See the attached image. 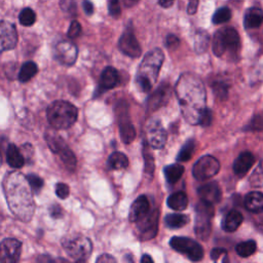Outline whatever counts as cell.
<instances>
[{
  "label": "cell",
  "mask_w": 263,
  "mask_h": 263,
  "mask_svg": "<svg viewBox=\"0 0 263 263\" xmlns=\"http://www.w3.org/2000/svg\"><path fill=\"white\" fill-rule=\"evenodd\" d=\"M4 191L11 212L23 222H30L35 212L33 189L25 175L9 173L4 180Z\"/></svg>",
  "instance_id": "6da1fadb"
},
{
  "label": "cell",
  "mask_w": 263,
  "mask_h": 263,
  "mask_svg": "<svg viewBox=\"0 0 263 263\" xmlns=\"http://www.w3.org/2000/svg\"><path fill=\"white\" fill-rule=\"evenodd\" d=\"M176 95L184 118L198 125L201 111L206 108V91L200 80L192 74H183L176 85Z\"/></svg>",
  "instance_id": "7a4b0ae2"
},
{
  "label": "cell",
  "mask_w": 263,
  "mask_h": 263,
  "mask_svg": "<svg viewBox=\"0 0 263 263\" xmlns=\"http://www.w3.org/2000/svg\"><path fill=\"white\" fill-rule=\"evenodd\" d=\"M164 60L165 55L160 49H154L145 55L136 75V83L141 91L147 93L152 89L157 80Z\"/></svg>",
  "instance_id": "3957f363"
},
{
  "label": "cell",
  "mask_w": 263,
  "mask_h": 263,
  "mask_svg": "<svg viewBox=\"0 0 263 263\" xmlns=\"http://www.w3.org/2000/svg\"><path fill=\"white\" fill-rule=\"evenodd\" d=\"M78 116L77 108L67 101H55L48 108V120L57 130H66L72 127Z\"/></svg>",
  "instance_id": "277c9868"
},
{
  "label": "cell",
  "mask_w": 263,
  "mask_h": 263,
  "mask_svg": "<svg viewBox=\"0 0 263 263\" xmlns=\"http://www.w3.org/2000/svg\"><path fill=\"white\" fill-rule=\"evenodd\" d=\"M62 245L67 254L76 262L87 261L93 251V244L89 237L82 234L65 237Z\"/></svg>",
  "instance_id": "5b68a950"
},
{
  "label": "cell",
  "mask_w": 263,
  "mask_h": 263,
  "mask_svg": "<svg viewBox=\"0 0 263 263\" xmlns=\"http://www.w3.org/2000/svg\"><path fill=\"white\" fill-rule=\"evenodd\" d=\"M195 234L201 240H207L211 234L212 223L211 221L215 214L214 205L205 200H200L195 208Z\"/></svg>",
  "instance_id": "8992f818"
},
{
  "label": "cell",
  "mask_w": 263,
  "mask_h": 263,
  "mask_svg": "<svg viewBox=\"0 0 263 263\" xmlns=\"http://www.w3.org/2000/svg\"><path fill=\"white\" fill-rule=\"evenodd\" d=\"M239 48V36L235 29L224 28L215 33L213 38V53L217 57L223 56L227 51L234 54Z\"/></svg>",
  "instance_id": "52a82bcc"
},
{
  "label": "cell",
  "mask_w": 263,
  "mask_h": 263,
  "mask_svg": "<svg viewBox=\"0 0 263 263\" xmlns=\"http://www.w3.org/2000/svg\"><path fill=\"white\" fill-rule=\"evenodd\" d=\"M170 246L175 251L186 255L191 261H200L204 257V250L197 241L184 236H174L170 240Z\"/></svg>",
  "instance_id": "ba28073f"
},
{
  "label": "cell",
  "mask_w": 263,
  "mask_h": 263,
  "mask_svg": "<svg viewBox=\"0 0 263 263\" xmlns=\"http://www.w3.org/2000/svg\"><path fill=\"white\" fill-rule=\"evenodd\" d=\"M116 116L118 119V128L120 138L126 144L132 143L136 137V130L132 124L128 112V104L125 101H120L115 107Z\"/></svg>",
  "instance_id": "9c48e42d"
},
{
  "label": "cell",
  "mask_w": 263,
  "mask_h": 263,
  "mask_svg": "<svg viewBox=\"0 0 263 263\" xmlns=\"http://www.w3.org/2000/svg\"><path fill=\"white\" fill-rule=\"evenodd\" d=\"M219 171V160L212 155H204L197 159V161L194 164L192 175L198 181H205L216 176Z\"/></svg>",
  "instance_id": "30bf717a"
},
{
  "label": "cell",
  "mask_w": 263,
  "mask_h": 263,
  "mask_svg": "<svg viewBox=\"0 0 263 263\" xmlns=\"http://www.w3.org/2000/svg\"><path fill=\"white\" fill-rule=\"evenodd\" d=\"M147 144L154 149H161L167 142V132L158 119H150L146 126Z\"/></svg>",
  "instance_id": "8fae6325"
},
{
  "label": "cell",
  "mask_w": 263,
  "mask_h": 263,
  "mask_svg": "<svg viewBox=\"0 0 263 263\" xmlns=\"http://www.w3.org/2000/svg\"><path fill=\"white\" fill-rule=\"evenodd\" d=\"M158 218L159 212L157 209L149 211L146 216L137 222L139 237L142 240H148L153 238L158 229Z\"/></svg>",
  "instance_id": "7c38bea8"
},
{
  "label": "cell",
  "mask_w": 263,
  "mask_h": 263,
  "mask_svg": "<svg viewBox=\"0 0 263 263\" xmlns=\"http://www.w3.org/2000/svg\"><path fill=\"white\" fill-rule=\"evenodd\" d=\"M22 253V242L16 238H6L0 242V262L16 263Z\"/></svg>",
  "instance_id": "4fadbf2b"
},
{
  "label": "cell",
  "mask_w": 263,
  "mask_h": 263,
  "mask_svg": "<svg viewBox=\"0 0 263 263\" xmlns=\"http://www.w3.org/2000/svg\"><path fill=\"white\" fill-rule=\"evenodd\" d=\"M119 50L131 58H138L142 54V50L134 34L132 27H127L118 42Z\"/></svg>",
  "instance_id": "5bb4252c"
},
{
  "label": "cell",
  "mask_w": 263,
  "mask_h": 263,
  "mask_svg": "<svg viewBox=\"0 0 263 263\" xmlns=\"http://www.w3.org/2000/svg\"><path fill=\"white\" fill-rule=\"evenodd\" d=\"M78 50L74 44L68 40H62L55 48V58L61 64L71 66L76 62Z\"/></svg>",
  "instance_id": "9a60e30c"
},
{
  "label": "cell",
  "mask_w": 263,
  "mask_h": 263,
  "mask_svg": "<svg viewBox=\"0 0 263 263\" xmlns=\"http://www.w3.org/2000/svg\"><path fill=\"white\" fill-rule=\"evenodd\" d=\"M18 44L16 26L8 21H0V53L11 51Z\"/></svg>",
  "instance_id": "2e32d148"
},
{
  "label": "cell",
  "mask_w": 263,
  "mask_h": 263,
  "mask_svg": "<svg viewBox=\"0 0 263 263\" xmlns=\"http://www.w3.org/2000/svg\"><path fill=\"white\" fill-rule=\"evenodd\" d=\"M172 95L171 87L167 84L161 85L158 89L150 96L147 102V109L149 112H153L158 108L166 105Z\"/></svg>",
  "instance_id": "e0dca14e"
},
{
  "label": "cell",
  "mask_w": 263,
  "mask_h": 263,
  "mask_svg": "<svg viewBox=\"0 0 263 263\" xmlns=\"http://www.w3.org/2000/svg\"><path fill=\"white\" fill-rule=\"evenodd\" d=\"M150 211L149 201L145 195H140L131 207L129 219L132 223H137L139 220L142 219Z\"/></svg>",
  "instance_id": "ac0fdd59"
},
{
  "label": "cell",
  "mask_w": 263,
  "mask_h": 263,
  "mask_svg": "<svg viewBox=\"0 0 263 263\" xmlns=\"http://www.w3.org/2000/svg\"><path fill=\"white\" fill-rule=\"evenodd\" d=\"M197 194L200 200L208 201L213 205L219 203L222 197L221 189L216 182H210V183L200 186L197 189Z\"/></svg>",
  "instance_id": "d6986e66"
},
{
  "label": "cell",
  "mask_w": 263,
  "mask_h": 263,
  "mask_svg": "<svg viewBox=\"0 0 263 263\" xmlns=\"http://www.w3.org/2000/svg\"><path fill=\"white\" fill-rule=\"evenodd\" d=\"M255 163V156L251 152L240 153L233 163V172L235 175L242 177L245 176Z\"/></svg>",
  "instance_id": "ffe728a7"
},
{
  "label": "cell",
  "mask_w": 263,
  "mask_h": 263,
  "mask_svg": "<svg viewBox=\"0 0 263 263\" xmlns=\"http://www.w3.org/2000/svg\"><path fill=\"white\" fill-rule=\"evenodd\" d=\"M119 83H120L119 73L115 68H113L111 66L106 67L103 70L102 74H101L100 87L104 91L114 89L115 87H117L119 85Z\"/></svg>",
  "instance_id": "44dd1931"
},
{
  "label": "cell",
  "mask_w": 263,
  "mask_h": 263,
  "mask_svg": "<svg viewBox=\"0 0 263 263\" xmlns=\"http://www.w3.org/2000/svg\"><path fill=\"white\" fill-rule=\"evenodd\" d=\"M263 23V11L259 8H250L244 17V26L246 29H255Z\"/></svg>",
  "instance_id": "7402d4cb"
},
{
  "label": "cell",
  "mask_w": 263,
  "mask_h": 263,
  "mask_svg": "<svg viewBox=\"0 0 263 263\" xmlns=\"http://www.w3.org/2000/svg\"><path fill=\"white\" fill-rule=\"evenodd\" d=\"M242 220H244V217L241 213L232 210L224 217L223 222H222V228L226 232H233L240 226Z\"/></svg>",
  "instance_id": "603a6c76"
},
{
  "label": "cell",
  "mask_w": 263,
  "mask_h": 263,
  "mask_svg": "<svg viewBox=\"0 0 263 263\" xmlns=\"http://www.w3.org/2000/svg\"><path fill=\"white\" fill-rule=\"evenodd\" d=\"M245 207L249 212H263V193L259 191H251L245 197Z\"/></svg>",
  "instance_id": "cb8c5ba5"
},
{
  "label": "cell",
  "mask_w": 263,
  "mask_h": 263,
  "mask_svg": "<svg viewBox=\"0 0 263 263\" xmlns=\"http://www.w3.org/2000/svg\"><path fill=\"white\" fill-rule=\"evenodd\" d=\"M7 161L12 168L20 169L25 164V157L15 144H10L7 149Z\"/></svg>",
  "instance_id": "d4e9b609"
},
{
  "label": "cell",
  "mask_w": 263,
  "mask_h": 263,
  "mask_svg": "<svg viewBox=\"0 0 263 263\" xmlns=\"http://www.w3.org/2000/svg\"><path fill=\"white\" fill-rule=\"evenodd\" d=\"M167 204H168L169 208H171L175 211H183L188 206L187 194L183 191L175 192L168 197Z\"/></svg>",
  "instance_id": "484cf974"
},
{
  "label": "cell",
  "mask_w": 263,
  "mask_h": 263,
  "mask_svg": "<svg viewBox=\"0 0 263 263\" xmlns=\"http://www.w3.org/2000/svg\"><path fill=\"white\" fill-rule=\"evenodd\" d=\"M46 141L47 143L49 145V147L51 148V150L54 152V153H57L59 154L61 151H62L64 148L67 147V144L65 141L63 140L62 137H60L57 133L55 132H52V131H49L46 136Z\"/></svg>",
  "instance_id": "4316f807"
},
{
  "label": "cell",
  "mask_w": 263,
  "mask_h": 263,
  "mask_svg": "<svg viewBox=\"0 0 263 263\" xmlns=\"http://www.w3.org/2000/svg\"><path fill=\"white\" fill-rule=\"evenodd\" d=\"M189 222V217L184 214H169L165 218V223L169 228L177 229L185 226Z\"/></svg>",
  "instance_id": "83f0119b"
},
{
  "label": "cell",
  "mask_w": 263,
  "mask_h": 263,
  "mask_svg": "<svg viewBox=\"0 0 263 263\" xmlns=\"http://www.w3.org/2000/svg\"><path fill=\"white\" fill-rule=\"evenodd\" d=\"M108 166L112 170H123L129 166V159L125 153L115 151L108 158Z\"/></svg>",
  "instance_id": "f1b7e54d"
},
{
  "label": "cell",
  "mask_w": 263,
  "mask_h": 263,
  "mask_svg": "<svg viewBox=\"0 0 263 263\" xmlns=\"http://www.w3.org/2000/svg\"><path fill=\"white\" fill-rule=\"evenodd\" d=\"M183 173H184V167L178 164L169 165L164 169L166 180L170 184H174L176 182H178L179 179L183 176Z\"/></svg>",
  "instance_id": "f546056e"
},
{
  "label": "cell",
  "mask_w": 263,
  "mask_h": 263,
  "mask_svg": "<svg viewBox=\"0 0 263 263\" xmlns=\"http://www.w3.org/2000/svg\"><path fill=\"white\" fill-rule=\"evenodd\" d=\"M37 72H38L37 65L34 62H32V61H29V62L23 64L21 70H20L18 78L20 82L25 84L28 83L29 80H31L37 74Z\"/></svg>",
  "instance_id": "4dcf8cb0"
},
{
  "label": "cell",
  "mask_w": 263,
  "mask_h": 263,
  "mask_svg": "<svg viewBox=\"0 0 263 263\" xmlns=\"http://www.w3.org/2000/svg\"><path fill=\"white\" fill-rule=\"evenodd\" d=\"M209 43H210V37H209L208 32L204 30H198L196 32L195 42H194L196 53L201 54V53L206 52L209 47Z\"/></svg>",
  "instance_id": "1f68e13d"
},
{
  "label": "cell",
  "mask_w": 263,
  "mask_h": 263,
  "mask_svg": "<svg viewBox=\"0 0 263 263\" xmlns=\"http://www.w3.org/2000/svg\"><path fill=\"white\" fill-rule=\"evenodd\" d=\"M257 249V244L255 240H247V241H242L239 242V244L236 246V253L238 256L242 258H247L250 257L253 253H255Z\"/></svg>",
  "instance_id": "d6a6232c"
},
{
  "label": "cell",
  "mask_w": 263,
  "mask_h": 263,
  "mask_svg": "<svg viewBox=\"0 0 263 263\" xmlns=\"http://www.w3.org/2000/svg\"><path fill=\"white\" fill-rule=\"evenodd\" d=\"M195 141L194 140H188L187 142L182 146L180 149L178 155H177V160L178 161H187L191 158L194 150H195Z\"/></svg>",
  "instance_id": "836d02e7"
},
{
  "label": "cell",
  "mask_w": 263,
  "mask_h": 263,
  "mask_svg": "<svg viewBox=\"0 0 263 263\" xmlns=\"http://www.w3.org/2000/svg\"><path fill=\"white\" fill-rule=\"evenodd\" d=\"M60 158L62 159L63 164L69 169V170H74L77 164V160L76 157L74 155V153L71 151V149H69V147L67 146L66 148H64L62 151L59 153Z\"/></svg>",
  "instance_id": "e575fe53"
},
{
  "label": "cell",
  "mask_w": 263,
  "mask_h": 263,
  "mask_svg": "<svg viewBox=\"0 0 263 263\" xmlns=\"http://www.w3.org/2000/svg\"><path fill=\"white\" fill-rule=\"evenodd\" d=\"M231 19V11L228 8H221L213 15L212 22L215 25L223 24L228 22Z\"/></svg>",
  "instance_id": "d590c367"
},
{
  "label": "cell",
  "mask_w": 263,
  "mask_h": 263,
  "mask_svg": "<svg viewBox=\"0 0 263 263\" xmlns=\"http://www.w3.org/2000/svg\"><path fill=\"white\" fill-rule=\"evenodd\" d=\"M19 21L25 27L32 26L36 22V15L33 10L26 8L19 15Z\"/></svg>",
  "instance_id": "8d00e7d4"
},
{
  "label": "cell",
  "mask_w": 263,
  "mask_h": 263,
  "mask_svg": "<svg viewBox=\"0 0 263 263\" xmlns=\"http://www.w3.org/2000/svg\"><path fill=\"white\" fill-rule=\"evenodd\" d=\"M250 184L253 187H262L263 186V160L254 170L250 177Z\"/></svg>",
  "instance_id": "74e56055"
},
{
  "label": "cell",
  "mask_w": 263,
  "mask_h": 263,
  "mask_svg": "<svg viewBox=\"0 0 263 263\" xmlns=\"http://www.w3.org/2000/svg\"><path fill=\"white\" fill-rule=\"evenodd\" d=\"M212 89H213V93L215 94V96L219 99H226L228 96V85L224 82H214L212 84Z\"/></svg>",
  "instance_id": "f35d334b"
},
{
  "label": "cell",
  "mask_w": 263,
  "mask_h": 263,
  "mask_svg": "<svg viewBox=\"0 0 263 263\" xmlns=\"http://www.w3.org/2000/svg\"><path fill=\"white\" fill-rule=\"evenodd\" d=\"M143 155L145 160V173L152 176L154 172V158L152 153L148 150V145L145 144L143 149Z\"/></svg>",
  "instance_id": "ab89813d"
},
{
  "label": "cell",
  "mask_w": 263,
  "mask_h": 263,
  "mask_svg": "<svg viewBox=\"0 0 263 263\" xmlns=\"http://www.w3.org/2000/svg\"><path fill=\"white\" fill-rule=\"evenodd\" d=\"M27 179L29 181V183H30V186L32 187L33 191L35 192H39L40 190L43 189L44 185H45V182L44 180L40 178L39 176L37 175H34V174H30L27 176Z\"/></svg>",
  "instance_id": "60d3db41"
},
{
  "label": "cell",
  "mask_w": 263,
  "mask_h": 263,
  "mask_svg": "<svg viewBox=\"0 0 263 263\" xmlns=\"http://www.w3.org/2000/svg\"><path fill=\"white\" fill-rule=\"evenodd\" d=\"M212 120H213V113L211 109L206 107L200 113V116L198 119V125L203 126V127H209L212 123Z\"/></svg>",
  "instance_id": "b9f144b4"
},
{
  "label": "cell",
  "mask_w": 263,
  "mask_h": 263,
  "mask_svg": "<svg viewBox=\"0 0 263 263\" xmlns=\"http://www.w3.org/2000/svg\"><path fill=\"white\" fill-rule=\"evenodd\" d=\"M212 260L218 262H226L227 261V252L224 249H214L211 252Z\"/></svg>",
  "instance_id": "7bdbcfd3"
},
{
  "label": "cell",
  "mask_w": 263,
  "mask_h": 263,
  "mask_svg": "<svg viewBox=\"0 0 263 263\" xmlns=\"http://www.w3.org/2000/svg\"><path fill=\"white\" fill-rule=\"evenodd\" d=\"M70 189L69 186L65 183H57L56 184V194L62 199H66L69 196Z\"/></svg>",
  "instance_id": "ee69618b"
},
{
  "label": "cell",
  "mask_w": 263,
  "mask_h": 263,
  "mask_svg": "<svg viewBox=\"0 0 263 263\" xmlns=\"http://www.w3.org/2000/svg\"><path fill=\"white\" fill-rule=\"evenodd\" d=\"M80 33H82V25H80L77 21H73L70 26H69V29H68V37L71 38V39H74L76 37H78L80 35Z\"/></svg>",
  "instance_id": "f6af8a7d"
},
{
  "label": "cell",
  "mask_w": 263,
  "mask_h": 263,
  "mask_svg": "<svg viewBox=\"0 0 263 263\" xmlns=\"http://www.w3.org/2000/svg\"><path fill=\"white\" fill-rule=\"evenodd\" d=\"M251 131H263V116L255 115L248 127Z\"/></svg>",
  "instance_id": "bcb514c9"
},
{
  "label": "cell",
  "mask_w": 263,
  "mask_h": 263,
  "mask_svg": "<svg viewBox=\"0 0 263 263\" xmlns=\"http://www.w3.org/2000/svg\"><path fill=\"white\" fill-rule=\"evenodd\" d=\"M108 11L110 16L118 18L120 16V7L118 0H108Z\"/></svg>",
  "instance_id": "7dc6e473"
},
{
  "label": "cell",
  "mask_w": 263,
  "mask_h": 263,
  "mask_svg": "<svg viewBox=\"0 0 263 263\" xmlns=\"http://www.w3.org/2000/svg\"><path fill=\"white\" fill-rule=\"evenodd\" d=\"M61 9L65 12H74L75 11V3L74 0H61Z\"/></svg>",
  "instance_id": "c3c4849f"
},
{
  "label": "cell",
  "mask_w": 263,
  "mask_h": 263,
  "mask_svg": "<svg viewBox=\"0 0 263 263\" xmlns=\"http://www.w3.org/2000/svg\"><path fill=\"white\" fill-rule=\"evenodd\" d=\"M180 44V40L177 36L173 35V34H170L167 36V39H166V45L168 48L170 49H175L179 46Z\"/></svg>",
  "instance_id": "681fc988"
},
{
  "label": "cell",
  "mask_w": 263,
  "mask_h": 263,
  "mask_svg": "<svg viewBox=\"0 0 263 263\" xmlns=\"http://www.w3.org/2000/svg\"><path fill=\"white\" fill-rule=\"evenodd\" d=\"M50 213H51V216L53 218L58 219V218H61L63 216V209L56 204L50 208Z\"/></svg>",
  "instance_id": "f907efd6"
},
{
  "label": "cell",
  "mask_w": 263,
  "mask_h": 263,
  "mask_svg": "<svg viewBox=\"0 0 263 263\" xmlns=\"http://www.w3.org/2000/svg\"><path fill=\"white\" fill-rule=\"evenodd\" d=\"M199 0H189V4L187 7V13L189 15H194L197 11Z\"/></svg>",
  "instance_id": "816d5d0a"
},
{
  "label": "cell",
  "mask_w": 263,
  "mask_h": 263,
  "mask_svg": "<svg viewBox=\"0 0 263 263\" xmlns=\"http://www.w3.org/2000/svg\"><path fill=\"white\" fill-rule=\"evenodd\" d=\"M83 8H84V11L87 15L91 16L93 15L94 13V6L93 4L90 2V0H84V4H83Z\"/></svg>",
  "instance_id": "f5cc1de1"
},
{
  "label": "cell",
  "mask_w": 263,
  "mask_h": 263,
  "mask_svg": "<svg viewBox=\"0 0 263 263\" xmlns=\"http://www.w3.org/2000/svg\"><path fill=\"white\" fill-rule=\"evenodd\" d=\"M97 262H116V259L109 254H102L97 258Z\"/></svg>",
  "instance_id": "db71d44e"
},
{
  "label": "cell",
  "mask_w": 263,
  "mask_h": 263,
  "mask_svg": "<svg viewBox=\"0 0 263 263\" xmlns=\"http://www.w3.org/2000/svg\"><path fill=\"white\" fill-rule=\"evenodd\" d=\"M175 3V0H158V5L164 8V9H169L171 8Z\"/></svg>",
  "instance_id": "11a10c76"
},
{
  "label": "cell",
  "mask_w": 263,
  "mask_h": 263,
  "mask_svg": "<svg viewBox=\"0 0 263 263\" xmlns=\"http://www.w3.org/2000/svg\"><path fill=\"white\" fill-rule=\"evenodd\" d=\"M139 2H140V0H124V4L128 8H132V7L136 6Z\"/></svg>",
  "instance_id": "9f6ffc18"
},
{
  "label": "cell",
  "mask_w": 263,
  "mask_h": 263,
  "mask_svg": "<svg viewBox=\"0 0 263 263\" xmlns=\"http://www.w3.org/2000/svg\"><path fill=\"white\" fill-rule=\"evenodd\" d=\"M141 262H142V263H146V262L152 263V262H153V259H152V258H151L149 255L145 254V255H143V257H142V258H141Z\"/></svg>",
  "instance_id": "6f0895ef"
},
{
  "label": "cell",
  "mask_w": 263,
  "mask_h": 263,
  "mask_svg": "<svg viewBox=\"0 0 263 263\" xmlns=\"http://www.w3.org/2000/svg\"><path fill=\"white\" fill-rule=\"evenodd\" d=\"M3 165V156H2V153H0V167H2Z\"/></svg>",
  "instance_id": "680465c9"
}]
</instances>
